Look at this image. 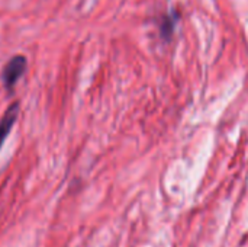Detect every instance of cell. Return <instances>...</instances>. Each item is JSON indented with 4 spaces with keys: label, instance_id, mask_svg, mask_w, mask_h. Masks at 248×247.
Wrapping results in <instances>:
<instances>
[{
    "label": "cell",
    "instance_id": "obj_1",
    "mask_svg": "<svg viewBox=\"0 0 248 247\" xmlns=\"http://www.w3.org/2000/svg\"><path fill=\"white\" fill-rule=\"evenodd\" d=\"M28 70V58L22 54L13 55L12 58L7 60V63L1 68V83L6 89L7 93H13L17 82L25 76Z\"/></svg>",
    "mask_w": 248,
    "mask_h": 247
},
{
    "label": "cell",
    "instance_id": "obj_2",
    "mask_svg": "<svg viewBox=\"0 0 248 247\" xmlns=\"http://www.w3.org/2000/svg\"><path fill=\"white\" fill-rule=\"evenodd\" d=\"M19 102H13L7 109L6 112L3 114V116L0 118V148L3 147L7 135L10 134L12 128L15 127L16 121H17V116H19Z\"/></svg>",
    "mask_w": 248,
    "mask_h": 247
},
{
    "label": "cell",
    "instance_id": "obj_3",
    "mask_svg": "<svg viewBox=\"0 0 248 247\" xmlns=\"http://www.w3.org/2000/svg\"><path fill=\"white\" fill-rule=\"evenodd\" d=\"M176 20H177V16L176 15H173V16L167 15L164 17V20L161 23V35H163V38H170L171 36V33L174 31Z\"/></svg>",
    "mask_w": 248,
    "mask_h": 247
}]
</instances>
